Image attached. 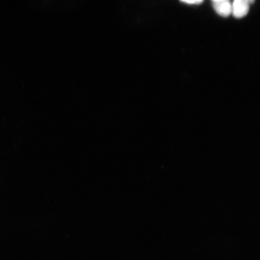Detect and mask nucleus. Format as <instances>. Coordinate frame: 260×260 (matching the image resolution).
Here are the masks:
<instances>
[{
	"label": "nucleus",
	"instance_id": "nucleus-1",
	"mask_svg": "<svg viewBox=\"0 0 260 260\" xmlns=\"http://www.w3.org/2000/svg\"><path fill=\"white\" fill-rule=\"evenodd\" d=\"M249 0H235L232 4V14L236 18H241L248 14Z\"/></svg>",
	"mask_w": 260,
	"mask_h": 260
},
{
	"label": "nucleus",
	"instance_id": "nucleus-2",
	"mask_svg": "<svg viewBox=\"0 0 260 260\" xmlns=\"http://www.w3.org/2000/svg\"><path fill=\"white\" fill-rule=\"evenodd\" d=\"M213 6L216 12L223 17L232 14V4L228 0H214Z\"/></svg>",
	"mask_w": 260,
	"mask_h": 260
},
{
	"label": "nucleus",
	"instance_id": "nucleus-3",
	"mask_svg": "<svg viewBox=\"0 0 260 260\" xmlns=\"http://www.w3.org/2000/svg\"><path fill=\"white\" fill-rule=\"evenodd\" d=\"M182 2L187 3V4L189 5H199L201 4V3H202L203 1H201V0H194V1H182Z\"/></svg>",
	"mask_w": 260,
	"mask_h": 260
}]
</instances>
